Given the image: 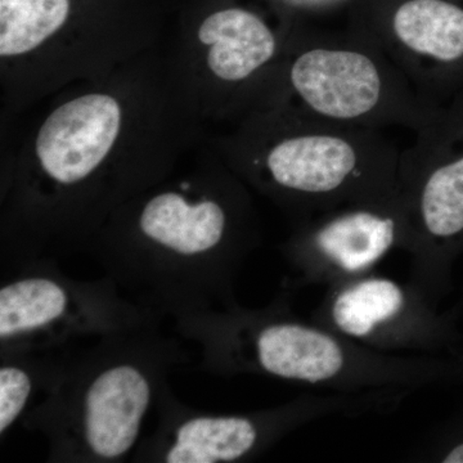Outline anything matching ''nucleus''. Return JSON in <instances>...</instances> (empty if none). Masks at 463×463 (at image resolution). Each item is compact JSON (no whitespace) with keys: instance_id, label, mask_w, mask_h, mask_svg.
I'll return each instance as SVG.
<instances>
[{"instance_id":"nucleus-1","label":"nucleus","mask_w":463,"mask_h":463,"mask_svg":"<svg viewBox=\"0 0 463 463\" xmlns=\"http://www.w3.org/2000/svg\"><path fill=\"white\" fill-rule=\"evenodd\" d=\"M182 340L154 326L61 347L21 426L44 438L48 462L125 461L170 373L190 364Z\"/></svg>"},{"instance_id":"nucleus-2","label":"nucleus","mask_w":463,"mask_h":463,"mask_svg":"<svg viewBox=\"0 0 463 463\" xmlns=\"http://www.w3.org/2000/svg\"><path fill=\"white\" fill-rule=\"evenodd\" d=\"M166 190L148 197L133 233L105 236L91 251L118 289L165 319L239 304L236 281L254 239L237 230L223 201Z\"/></svg>"},{"instance_id":"nucleus-3","label":"nucleus","mask_w":463,"mask_h":463,"mask_svg":"<svg viewBox=\"0 0 463 463\" xmlns=\"http://www.w3.org/2000/svg\"><path fill=\"white\" fill-rule=\"evenodd\" d=\"M174 331L200 349V368L219 376L259 374L337 390L420 386L421 359L371 349L289 315L283 301L264 309L240 304L174 319Z\"/></svg>"},{"instance_id":"nucleus-4","label":"nucleus","mask_w":463,"mask_h":463,"mask_svg":"<svg viewBox=\"0 0 463 463\" xmlns=\"http://www.w3.org/2000/svg\"><path fill=\"white\" fill-rule=\"evenodd\" d=\"M288 129L255 158L260 182L313 216L399 194L402 151L376 128L291 112Z\"/></svg>"},{"instance_id":"nucleus-5","label":"nucleus","mask_w":463,"mask_h":463,"mask_svg":"<svg viewBox=\"0 0 463 463\" xmlns=\"http://www.w3.org/2000/svg\"><path fill=\"white\" fill-rule=\"evenodd\" d=\"M286 84L297 102L292 111L332 123L416 132L440 108L426 102L383 48L358 29L298 43Z\"/></svg>"},{"instance_id":"nucleus-6","label":"nucleus","mask_w":463,"mask_h":463,"mask_svg":"<svg viewBox=\"0 0 463 463\" xmlns=\"http://www.w3.org/2000/svg\"><path fill=\"white\" fill-rule=\"evenodd\" d=\"M0 354L60 349L118 332L161 326L109 277L79 281L53 258L3 269Z\"/></svg>"},{"instance_id":"nucleus-7","label":"nucleus","mask_w":463,"mask_h":463,"mask_svg":"<svg viewBox=\"0 0 463 463\" xmlns=\"http://www.w3.org/2000/svg\"><path fill=\"white\" fill-rule=\"evenodd\" d=\"M341 399H298L245 414L194 410L174 395L169 383L158 395V425L139 441L133 462L233 463L263 453L309 420L345 407Z\"/></svg>"},{"instance_id":"nucleus-8","label":"nucleus","mask_w":463,"mask_h":463,"mask_svg":"<svg viewBox=\"0 0 463 463\" xmlns=\"http://www.w3.org/2000/svg\"><path fill=\"white\" fill-rule=\"evenodd\" d=\"M414 134L402 151L399 191L417 272L438 248L463 236V91Z\"/></svg>"},{"instance_id":"nucleus-9","label":"nucleus","mask_w":463,"mask_h":463,"mask_svg":"<svg viewBox=\"0 0 463 463\" xmlns=\"http://www.w3.org/2000/svg\"><path fill=\"white\" fill-rule=\"evenodd\" d=\"M410 224L401 191L313 216L286 246L307 279L334 286L367 276L394 249L408 250Z\"/></svg>"},{"instance_id":"nucleus-10","label":"nucleus","mask_w":463,"mask_h":463,"mask_svg":"<svg viewBox=\"0 0 463 463\" xmlns=\"http://www.w3.org/2000/svg\"><path fill=\"white\" fill-rule=\"evenodd\" d=\"M417 93L441 106L463 91V8L450 0H404L390 16L359 27Z\"/></svg>"},{"instance_id":"nucleus-11","label":"nucleus","mask_w":463,"mask_h":463,"mask_svg":"<svg viewBox=\"0 0 463 463\" xmlns=\"http://www.w3.org/2000/svg\"><path fill=\"white\" fill-rule=\"evenodd\" d=\"M323 327L379 352L419 350L425 341L421 292L383 277L335 286L322 307Z\"/></svg>"},{"instance_id":"nucleus-12","label":"nucleus","mask_w":463,"mask_h":463,"mask_svg":"<svg viewBox=\"0 0 463 463\" xmlns=\"http://www.w3.org/2000/svg\"><path fill=\"white\" fill-rule=\"evenodd\" d=\"M120 124V106L108 94H88L54 109L36 138L43 173L57 187L87 182L108 157Z\"/></svg>"},{"instance_id":"nucleus-13","label":"nucleus","mask_w":463,"mask_h":463,"mask_svg":"<svg viewBox=\"0 0 463 463\" xmlns=\"http://www.w3.org/2000/svg\"><path fill=\"white\" fill-rule=\"evenodd\" d=\"M200 41L209 47L207 66L222 81L243 83L279 53L276 33L252 12L228 8L203 21Z\"/></svg>"},{"instance_id":"nucleus-14","label":"nucleus","mask_w":463,"mask_h":463,"mask_svg":"<svg viewBox=\"0 0 463 463\" xmlns=\"http://www.w3.org/2000/svg\"><path fill=\"white\" fill-rule=\"evenodd\" d=\"M58 350L0 354V435L21 421L56 365Z\"/></svg>"},{"instance_id":"nucleus-15","label":"nucleus","mask_w":463,"mask_h":463,"mask_svg":"<svg viewBox=\"0 0 463 463\" xmlns=\"http://www.w3.org/2000/svg\"><path fill=\"white\" fill-rule=\"evenodd\" d=\"M70 0H0V54L35 50L66 23Z\"/></svg>"},{"instance_id":"nucleus-16","label":"nucleus","mask_w":463,"mask_h":463,"mask_svg":"<svg viewBox=\"0 0 463 463\" xmlns=\"http://www.w3.org/2000/svg\"><path fill=\"white\" fill-rule=\"evenodd\" d=\"M441 461L444 463H463V444L453 448Z\"/></svg>"},{"instance_id":"nucleus-17","label":"nucleus","mask_w":463,"mask_h":463,"mask_svg":"<svg viewBox=\"0 0 463 463\" xmlns=\"http://www.w3.org/2000/svg\"><path fill=\"white\" fill-rule=\"evenodd\" d=\"M294 2L300 5H322L335 2V0H294Z\"/></svg>"}]
</instances>
